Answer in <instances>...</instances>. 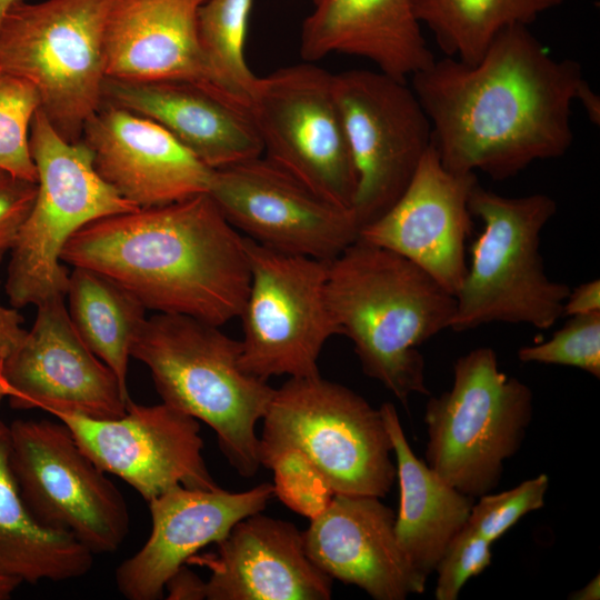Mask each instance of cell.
Returning <instances> with one entry per match:
<instances>
[{
    "mask_svg": "<svg viewBox=\"0 0 600 600\" xmlns=\"http://www.w3.org/2000/svg\"><path fill=\"white\" fill-rule=\"evenodd\" d=\"M411 80L432 144L451 172L480 170L504 180L534 161L562 157L572 144L581 68L551 57L527 26L501 31L473 64L446 57Z\"/></svg>",
    "mask_w": 600,
    "mask_h": 600,
    "instance_id": "cell-1",
    "label": "cell"
},
{
    "mask_svg": "<svg viewBox=\"0 0 600 600\" xmlns=\"http://www.w3.org/2000/svg\"><path fill=\"white\" fill-rule=\"evenodd\" d=\"M61 261L107 276L147 310L218 327L240 317L250 283L244 237L208 192L96 219Z\"/></svg>",
    "mask_w": 600,
    "mask_h": 600,
    "instance_id": "cell-2",
    "label": "cell"
},
{
    "mask_svg": "<svg viewBox=\"0 0 600 600\" xmlns=\"http://www.w3.org/2000/svg\"><path fill=\"white\" fill-rule=\"evenodd\" d=\"M327 294L367 376L404 406L429 394L418 347L450 329L451 293L406 258L358 238L329 262Z\"/></svg>",
    "mask_w": 600,
    "mask_h": 600,
    "instance_id": "cell-3",
    "label": "cell"
},
{
    "mask_svg": "<svg viewBox=\"0 0 600 600\" xmlns=\"http://www.w3.org/2000/svg\"><path fill=\"white\" fill-rule=\"evenodd\" d=\"M241 343L220 327L173 313L146 318L131 358L150 371L162 402L208 424L242 477L260 464L257 423L274 389L240 364Z\"/></svg>",
    "mask_w": 600,
    "mask_h": 600,
    "instance_id": "cell-4",
    "label": "cell"
},
{
    "mask_svg": "<svg viewBox=\"0 0 600 600\" xmlns=\"http://www.w3.org/2000/svg\"><path fill=\"white\" fill-rule=\"evenodd\" d=\"M469 210L483 229L472 243L450 329L463 332L492 322L554 326L571 290L547 276L539 251L556 201L544 193L504 197L478 182Z\"/></svg>",
    "mask_w": 600,
    "mask_h": 600,
    "instance_id": "cell-5",
    "label": "cell"
},
{
    "mask_svg": "<svg viewBox=\"0 0 600 600\" xmlns=\"http://www.w3.org/2000/svg\"><path fill=\"white\" fill-rule=\"evenodd\" d=\"M260 464L298 451L333 493L383 498L396 478L382 413L351 389L320 374L274 389L262 418Z\"/></svg>",
    "mask_w": 600,
    "mask_h": 600,
    "instance_id": "cell-6",
    "label": "cell"
},
{
    "mask_svg": "<svg viewBox=\"0 0 600 600\" xmlns=\"http://www.w3.org/2000/svg\"><path fill=\"white\" fill-rule=\"evenodd\" d=\"M29 146L37 194L10 252L4 282L9 303L18 310L66 298L70 272L61 253L79 229L138 209L98 174L87 144L63 139L40 108L31 122Z\"/></svg>",
    "mask_w": 600,
    "mask_h": 600,
    "instance_id": "cell-7",
    "label": "cell"
},
{
    "mask_svg": "<svg viewBox=\"0 0 600 600\" xmlns=\"http://www.w3.org/2000/svg\"><path fill=\"white\" fill-rule=\"evenodd\" d=\"M532 413V390L499 369L492 348L472 349L457 359L451 388L426 404V463L460 492L487 494L520 449Z\"/></svg>",
    "mask_w": 600,
    "mask_h": 600,
    "instance_id": "cell-8",
    "label": "cell"
},
{
    "mask_svg": "<svg viewBox=\"0 0 600 600\" xmlns=\"http://www.w3.org/2000/svg\"><path fill=\"white\" fill-rule=\"evenodd\" d=\"M110 0L24 1L0 26V68L30 82L66 140H81L103 102L104 21Z\"/></svg>",
    "mask_w": 600,
    "mask_h": 600,
    "instance_id": "cell-9",
    "label": "cell"
},
{
    "mask_svg": "<svg viewBox=\"0 0 600 600\" xmlns=\"http://www.w3.org/2000/svg\"><path fill=\"white\" fill-rule=\"evenodd\" d=\"M250 283L240 319L241 368L262 380L318 376L324 343L340 329L331 312L329 262L280 252L244 237Z\"/></svg>",
    "mask_w": 600,
    "mask_h": 600,
    "instance_id": "cell-10",
    "label": "cell"
},
{
    "mask_svg": "<svg viewBox=\"0 0 600 600\" xmlns=\"http://www.w3.org/2000/svg\"><path fill=\"white\" fill-rule=\"evenodd\" d=\"M9 438L10 467L31 514L44 527L70 533L93 554L116 552L129 533L128 506L67 426L16 420Z\"/></svg>",
    "mask_w": 600,
    "mask_h": 600,
    "instance_id": "cell-11",
    "label": "cell"
},
{
    "mask_svg": "<svg viewBox=\"0 0 600 600\" xmlns=\"http://www.w3.org/2000/svg\"><path fill=\"white\" fill-rule=\"evenodd\" d=\"M249 111L266 158L327 201L351 209L357 176L332 73L307 61L258 77Z\"/></svg>",
    "mask_w": 600,
    "mask_h": 600,
    "instance_id": "cell-12",
    "label": "cell"
},
{
    "mask_svg": "<svg viewBox=\"0 0 600 600\" xmlns=\"http://www.w3.org/2000/svg\"><path fill=\"white\" fill-rule=\"evenodd\" d=\"M357 176L351 210L360 229L402 194L432 143L430 120L407 81L381 71L332 74Z\"/></svg>",
    "mask_w": 600,
    "mask_h": 600,
    "instance_id": "cell-13",
    "label": "cell"
},
{
    "mask_svg": "<svg viewBox=\"0 0 600 600\" xmlns=\"http://www.w3.org/2000/svg\"><path fill=\"white\" fill-rule=\"evenodd\" d=\"M208 193L243 237L280 252L330 262L359 238L351 209L321 198L262 154L212 170Z\"/></svg>",
    "mask_w": 600,
    "mask_h": 600,
    "instance_id": "cell-14",
    "label": "cell"
},
{
    "mask_svg": "<svg viewBox=\"0 0 600 600\" xmlns=\"http://www.w3.org/2000/svg\"><path fill=\"white\" fill-rule=\"evenodd\" d=\"M52 416L102 471L122 479L147 502L177 486L218 487L202 456L199 421L163 402L142 406L130 400L126 413L113 419Z\"/></svg>",
    "mask_w": 600,
    "mask_h": 600,
    "instance_id": "cell-15",
    "label": "cell"
},
{
    "mask_svg": "<svg viewBox=\"0 0 600 600\" xmlns=\"http://www.w3.org/2000/svg\"><path fill=\"white\" fill-rule=\"evenodd\" d=\"M21 342L3 357L9 404L93 419L126 413L131 400L114 372L83 342L64 299L43 302Z\"/></svg>",
    "mask_w": 600,
    "mask_h": 600,
    "instance_id": "cell-16",
    "label": "cell"
},
{
    "mask_svg": "<svg viewBox=\"0 0 600 600\" xmlns=\"http://www.w3.org/2000/svg\"><path fill=\"white\" fill-rule=\"evenodd\" d=\"M477 183L476 173L447 170L431 143L402 194L359 238L411 261L456 297L468 270L469 197Z\"/></svg>",
    "mask_w": 600,
    "mask_h": 600,
    "instance_id": "cell-17",
    "label": "cell"
},
{
    "mask_svg": "<svg viewBox=\"0 0 600 600\" xmlns=\"http://www.w3.org/2000/svg\"><path fill=\"white\" fill-rule=\"evenodd\" d=\"M272 483L242 491L173 487L148 501L152 529L146 543L116 570L128 600H158L169 578L200 549L219 543L242 519L262 512Z\"/></svg>",
    "mask_w": 600,
    "mask_h": 600,
    "instance_id": "cell-18",
    "label": "cell"
},
{
    "mask_svg": "<svg viewBox=\"0 0 600 600\" xmlns=\"http://www.w3.org/2000/svg\"><path fill=\"white\" fill-rule=\"evenodd\" d=\"M81 140L98 174L138 208L207 193L212 169L157 122L102 102L86 122Z\"/></svg>",
    "mask_w": 600,
    "mask_h": 600,
    "instance_id": "cell-19",
    "label": "cell"
},
{
    "mask_svg": "<svg viewBox=\"0 0 600 600\" xmlns=\"http://www.w3.org/2000/svg\"><path fill=\"white\" fill-rule=\"evenodd\" d=\"M396 514L379 497L333 494L302 532L310 560L331 579L353 584L376 600L422 593L423 580L404 557Z\"/></svg>",
    "mask_w": 600,
    "mask_h": 600,
    "instance_id": "cell-20",
    "label": "cell"
},
{
    "mask_svg": "<svg viewBox=\"0 0 600 600\" xmlns=\"http://www.w3.org/2000/svg\"><path fill=\"white\" fill-rule=\"evenodd\" d=\"M210 571L208 600H328L332 579L308 557L297 527L261 512L240 520L213 553L188 561Z\"/></svg>",
    "mask_w": 600,
    "mask_h": 600,
    "instance_id": "cell-21",
    "label": "cell"
},
{
    "mask_svg": "<svg viewBox=\"0 0 600 600\" xmlns=\"http://www.w3.org/2000/svg\"><path fill=\"white\" fill-rule=\"evenodd\" d=\"M102 97L157 122L212 170L263 153L249 109L201 83L107 77Z\"/></svg>",
    "mask_w": 600,
    "mask_h": 600,
    "instance_id": "cell-22",
    "label": "cell"
},
{
    "mask_svg": "<svg viewBox=\"0 0 600 600\" xmlns=\"http://www.w3.org/2000/svg\"><path fill=\"white\" fill-rule=\"evenodd\" d=\"M203 1L110 0L103 32L106 76L132 81L187 80L214 90L198 36Z\"/></svg>",
    "mask_w": 600,
    "mask_h": 600,
    "instance_id": "cell-23",
    "label": "cell"
},
{
    "mask_svg": "<svg viewBox=\"0 0 600 600\" xmlns=\"http://www.w3.org/2000/svg\"><path fill=\"white\" fill-rule=\"evenodd\" d=\"M300 53L308 62L331 53L361 57L404 81L436 60L416 0H313L301 28Z\"/></svg>",
    "mask_w": 600,
    "mask_h": 600,
    "instance_id": "cell-24",
    "label": "cell"
},
{
    "mask_svg": "<svg viewBox=\"0 0 600 600\" xmlns=\"http://www.w3.org/2000/svg\"><path fill=\"white\" fill-rule=\"evenodd\" d=\"M380 411L392 441L400 487L397 541L410 566L427 581L467 524L474 499L448 484L414 454L393 403H382Z\"/></svg>",
    "mask_w": 600,
    "mask_h": 600,
    "instance_id": "cell-25",
    "label": "cell"
},
{
    "mask_svg": "<svg viewBox=\"0 0 600 600\" xmlns=\"http://www.w3.org/2000/svg\"><path fill=\"white\" fill-rule=\"evenodd\" d=\"M9 426L0 419V574L20 583L86 576L93 553L68 532L41 524L26 506L10 467Z\"/></svg>",
    "mask_w": 600,
    "mask_h": 600,
    "instance_id": "cell-26",
    "label": "cell"
},
{
    "mask_svg": "<svg viewBox=\"0 0 600 600\" xmlns=\"http://www.w3.org/2000/svg\"><path fill=\"white\" fill-rule=\"evenodd\" d=\"M64 300L80 338L128 390L131 347L147 309L116 281L81 267L69 273Z\"/></svg>",
    "mask_w": 600,
    "mask_h": 600,
    "instance_id": "cell-27",
    "label": "cell"
},
{
    "mask_svg": "<svg viewBox=\"0 0 600 600\" xmlns=\"http://www.w3.org/2000/svg\"><path fill=\"white\" fill-rule=\"evenodd\" d=\"M562 0H416V13L447 57L478 62L493 39L513 26H529Z\"/></svg>",
    "mask_w": 600,
    "mask_h": 600,
    "instance_id": "cell-28",
    "label": "cell"
},
{
    "mask_svg": "<svg viewBox=\"0 0 600 600\" xmlns=\"http://www.w3.org/2000/svg\"><path fill=\"white\" fill-rule=\"evenodd\" d=\"M253 0H204L198 12L199 42L214 90L249 109L258 77L244 56Z\"/></svg>",
    "mask_w": 600,
    "mask_h": 600,
    "instance_id": "cell-29",
    "label": "cell"
},
{
    "mask_svg": "<svg viewBox=\"0 0 600 600\" xmlns=\"http://www.w3.org/2000/svg\"><path fill=\"white\" fill-rule=\"evenodd\" d=\"M40 108L36 88L23 78L0 68V169L10 176L37 182L29 136Z\"/></svg>",
    "mask_w": 600,
    "mask_h": 600,
    "instance_id": "cell-30",
    "label": "cell"
},
{
    "mask_svg": "<svg viewBox=\"0 0 600 600\" xmlns=\"http://www.w3.org/2000/svg\"><path fill=\"white\" fill-rule=\"evenodd\" d=\"M523 363L573 367L600 378V312L569 316L566 323L543 342L518 350Z\"/></svg>",
    "mask_w": 600,
    "mask_h": 600,
    "instance_id": "cell-31",
    "label": "cell"
},
{
    "mask_svg": "<svg viewBox=\"0 0 600 600\" xmlns=\"http://www.w3.org/2000/svg\"><path fill=\"white\" fill-rule=\"evenodd\" d=\"M548 488V476L540 473L510 490L483 494L473 503L467 526L493 543L526 514L544 506Z\"/></svg>",
    "mask_w": 600,
    "mask_h": 600,
    "instance_id": "cell-32",
    "label": "cell"
},
{
    "mask_svg": "<svg viewBox=\"0 0 600 600\" xmlns=\"http://www.w3.org/2000/svg\"><path fill=\"white\" fill-rule=\"evenodd\" d=\"M269 469L273 471L274 497L309 519L321 513L334 494L317 469L298 451H287Z\"/></svg>",
    "mask_w": 600,
    "mask_h": 600,
    "instance_id": "cell-33",
    "label": "cell"
},
{
    "mask_svg": "<svg viewBox=\"0 0 600 600\" xmlns=\"http://www.w3.org/2000/svg\"><path fill=\"white\" fill-rule=\"evenodd\" d=\"M491 542L466 524L452 539L436 567L438 578L434 598L457 600L467 581L491 564Z\"/></svg>",
    "mask_w": 600,
    "mask_h": 600,
    "instance_id": "cell-34",
    "label": "cell"
},
{
    "mask_svg": "<svg viewBox=\"0 0 600 600\" xmlns=\"http://www.w3.org/2000/svg\"><path fill=\"white\" fill-rule=\"evenodd\" d=\"M36 194L33 181L12 178L0 186V261L16 246Z\"/></svg>",
    "mask_w": 600,
    "mask_h": 600,
    "instance_id": "cell-35",
    "label": "cell"
},
{
    "mask_svg": "<svg viewBox=\"0 0 600 600\" xmlns=\"http://www.w3.org/2000/svg\"><path fill=\"white\" fill-rule=\"evenodd\" d=\"M168 600H202L207 599V581L184 564L167 581Z\"/></svg>",
    "mask_w": 600,
    "mask_h": 600,
    "instance_id": "cell-36",
    "label": "cell"
},
{
    "mask_svg": "<svg viewBox=\"0 0 600 600\" xmlns=\"http://www.w3.org/2000/svg\"><path fill=\"white\" fill-rule=\"evenodd\" d=\"M600 312V281L593 279L570 290L563 306V316Z\"/></svg>",
    "mask_w": 600,
    "mask_h": 600,
    "instance_id": "cell-37",
    "label": "cell"
},
{
    "mask_svg": "<svg viewBox=\"0 0 600 600\" xmlns=\"http://www.w3.org/2000/svg\"><path fill=\"white\" fill-rule=\"evenodd\" d=\"M23 318L19 310L6 307L0 301V354L6 357L22 340L27 330L22 327Z\"/></svg>",
    "mask_w": 600,
    "mask_h": 600,
    "instance_id": "cell-38",
    "label": "cell"
},
{
    "mask_svg": "<svg viewBox=\"0 0 600 600\" xmlns=\"http://www.w3.org/2000/svg\"><path fill=\"white\" fill-rule=\"evenodd\" d=\"M577 100L581 102L589 119L596 124L600 122V99L584 80L580 86Z\"/></svg>",
    "mask_w": 600,
    "mask_h": 600,
    "instance_id": "cell-39",
    "label": "cell"
},
{
    "mask_svg": "<svg viewBox=\"0 0 600 600\" xmlns=\"http://www.w3.org/2000/svg\"><path fill=\"white\" fill-rule=\"evenodd\" d=\"M571 600H599L600 599V577L597 574L591 581L580 590L571 593Z\"/></svg>",
    "mask_w": 600,
    "mask_h": 600,
    "instance_id": "cell-40",
    "label": "cell"
},
{
    "mask_svg": "<svg viewBox=\"0 0 600 600\" xmlns=\"http://www.w3.org/2000/svg\"><path fill=\"white\" fill-rule=\"evenodd\" d=\"M20 584L19 581L0 574V600L10 599Z\"/></svg>",
    "mask_w": 600,
    "mask_h": 600,
    "instance_id": "cell-41",
    "label": "cell"
},
{
    "mask_svg": "<svg viewBox=\"0 0 600 600\" xmlns=\"http://www.w3.org/2000/svg\"><path fill=\"white\" fill-rule=\"evenodd\" d=\"M23 0H0V26L8 12Z\"/></svg>",
    "mask_w": 600,
    "mask_h": 600,
    "instance_id": "cell-42",
    "label": "cell"
},
{
    "mask_svg": "<svg viewBox=\"0 0 600 600\" xmlns=\"http://www.w3.org/2000/svg\"><path fill=\"white\" fill-rule=\"evenodd\" d=\"M8 390L7 383L3 377V356L0 354V406L4 398H7Z\"/></svg>",
    "mask_w": 600,
    "mask_h": 600,
    "instance_id": "cell-43",
    "label": "cell"
},
{
    "mask_svg": "<svg viewBox=\"0 0 600 600\" xmlns=\"http://www.w3.org/2000/svg\"><path fill=\"white\" fill-rule=\"evenodd\" d=\"M12 178H14V177L10 176L9 173H7L6 171L0 169V186L4 184L6 182L11 180Z\"/></svg>",
    "mask_w": 600,
    "mask_h": 600,
    "instance_id": "cell-44",
    "label": "cell"
}]
</instances>
